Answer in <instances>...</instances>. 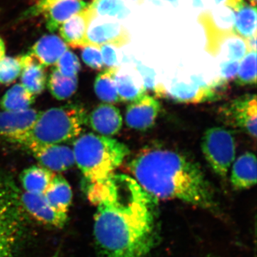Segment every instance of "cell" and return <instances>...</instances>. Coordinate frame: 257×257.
Instances as JSON below:
<instances>
[{"instance_id": "obj_1", "label": "cell", "mask_w": 257, "mask_h": 257, "mask_svg": "<svg viewBox=\"0 0 257 257\" xmlns=\"http://www.w3.org/2000/svg\"><path fill=\"white\" fill-rule=\"evenodd\" d=\"M157 204L133 177L111 175L94 215V239L103 256L147 257L158 240Z\"/></svg>"}, {"instance_id": "obj_2", "label": "cell", "mask_w": 257, "mask_h": 257, "mask_svg": "<svg viewBox=\"0 0 257 257\" xmlns=\"http://www.w3.org/2000/svg\"><path fill=\"white\" fill-rule=\"evenodd\" d=\"M128 172L157 199L179 200L214 210V189L199 164L188 156L160 145L143 147L126 165Z\"/></svg>"}, {"instance_id": "obj_3", "label": "cell", "mask_w": 257, "mask_h": 257, "mask_svg": "<svg viewBox=\"0 0 257 257\" xmlns=\"http://www.w3.org/2000/svg\"><path fill=\"white\" fill-rule=\"evenodd\" d=\"M74 156L88 184L109 178L130 154L118 140L93 133L84 134L74 144Z\"/></svg>"}, {"instance_id": "obj_4", "label": "cell", "mask_w": 257, "mask_h": 257, "mask_svg": "<svg viewBox=\"0 0 257 257\" xmlns=\"http://www.w3.org/2000/svg\"><path fill=\"white\" fill-rule=\"evenodd\" d=\"M87 111L79 105H66L41 111L35 124L19 144L50 145L77 138L87 121Z\"/></svg>"}, {"instance_id": "obj_5", "label": "cell", "mask_w": 257, "mask_h": 257, "mask_svg": "<svg viewBox=\"0 0 257 257\" xmlns=\"http://www.w3.org/2000/svg\"><path fill=\"white\" fill-rule=\"evenodd\" d=\"M23 209L15 184L0 177V257H14L23 232Z\"/></svg>"}, {"instance_id": "obj_6", "label": "cell", "mask_w": 257, "mask_h": 257, "mask_svg": "<svg viewBox=\"0 0 257 257\" xmlns=\"http://www.w3.org/2000/svg\"><path fill=\"white\" fill-rule=\"evenodd\" d=\"M201 147L204 158L214 173L226 178L236 155L232 133L222 127L208 128L203 135Z\"/></svg>"}, {"instance_id": "obj_7", "label": "cell", "mask_w": 257, "mask_h": 257, "mask_svg": "<svg viewBox=\"0 0 257 257\" xmlns=\"http://www.w3.org/2000/svg\"><path fill=\"white\" fill-rule=\"evenodd\" d=\"M130 40L127 30L118 22L114 21L111 18L91 15L86 32L85 45L100 47L111 45L121 47L128 44Z\"/></svg>"}, {"instance_id": "obj_8", "label": "cell", "mask_w": 257, "mask_h": 257, "mask_svg": "<svg viewBox=\"0 0 257 257\" xmlns=\"http://www.w3.org/2000/svg\"><path fill=\"white\" fill-rule=\"evenodd\" d=\"M221 114L226 122L241 128L253 139L257 133V102L256 94H246L230 101L221 108Z\"/></svg>"}, {"instance_id": "obj_9", "label": "cell", "mask_w": 257, "mask_h": 257, "mask_svg": "<svg viewBox=\"0 0 257 257\" xmlns=\"http://www.w3.org/2000/svg\"><path fill=\"white\" fill-rule=\"evenodd\" d=\"M194 79L189 84L175 83L169 91H166L163 88H157L156 92L159 94H165L178 102L199 103L216 99L218 97L216 89L224 86L226 82L219 78L211 84H206L199 77H194Z\"/></svg>"}, {"instance_id": "obj_10", "label": "cell", "mask_w": 257, "mask_h": 257, "mask_svg": "<svg viewBox=\"0 0 257 257\" xmlns=\"http://www.w3.org/2000/svg\"><path fill=\"white\" fill-rule=\"evenodd\" d=\"M161 109L160 103L153 96L143 94L126 107L125 121L128 127L145 131L155 124Z\"/></svg>"}, {"instance_id": "obj_11", "label": "cell", "mask_w": 257, "mask_h": 257, "mask_svg": "<svg viewBox=\"0 0 257 257\" xmlns=\"http://www.w3.org/2000/svg\"><path fill=\"white\" fill-rule=\"evenodd\" d=\"M40 112L29 109L22 111H0V138L20 143L31 130Z\"/></svg>"}, {"instance_id": "obj_12", "label": "cell", "mask_w": 257, "mask_h": 257, "mask_svg": "<svg viewBox=\"0 0 257 257\" xmlns=\"http://www.w3.org/2000/svg\"><path fill=\"white\" fill-rule=\"evenodd\" d=\"M20 201L24 210L43 224L52 227L62 228L67 223L68 214L52 207L44 194L24 192L20 195Z\"/></svg>"}, {"instance_id": "obj_13", "label": "cell", "mask_w": 257, "mask_h": 257, "mask_svg": "<svg viewBox=\"0 0 257 257\" xmlns=\"http://www.w3.org/2000/svg\"><path fill=\"white\" fill-rule=\"evenodd\" d=\"M45 168L52 172H64L73 167L74 152L68 147L58 145H28L25 146Z\"/></svg>"}, {"instance_id": "obj_14", "label": "cell", "mask_w": 257, "mask_h": 257, "mask_svg": "<svg viewBox=\"0 0 257 257\" xmlns=\"http://www.w3.org/2000/svg\"><path fill=\"white\" fill-rule=\"evenodd\" d=\"M89 125L102 136H114L122 127V116L117 107L109 103L96 106L88 116Z\"/></svg>"}, {"instance_id": "obj_15", "label": "cell", "mask_w": 257, "mask_h": 257, "mask_svg": "<svg viewBox=\"0 0 257 257\" xmlns=\"http://www.w3.org/2000/svg\"><path fill=\"white\" fill-rule=\"evenodd\" d=\"M20 62L22 85L33 95L41 94L47 82L45 67L30 53L22 56Z\"/></svg>"}, {"instance_id": "obj_16", "label": "cell", "mask_w": 257, "mask_h": 257, "mask_svg": "<svg viewBox=\"0 0 257 257\" xmlns=\"http://www.w3.org/2000/svg\"><path fill=\"white\" fill-rule=\"evenodd\" d=\"M69 50L68 45L57 35H45L32 47L30 54L44 67L55 65Z\"/></svg>"}, {"instance_id": "obj_17", "label": "cell", "mask_w": 257, "mask_h": 257, "mask_svg": "<svg viewBox=\"0 0 257 257\" xmlns=\"http://www.w3.org/2000/svg\"><path fill=\"white\" fill-rule=\"evenodd\" d=\"M231 183L236 190L251 188L256 183V157L246 152L238 157L233 165Z\"/></svg>"}, {"instance_id": "obj_18", "label": "cell", "mask_w": 257, "mask_h": 257, "mask_svg": "<svg viewBox=\"0 0 257 257\" xmlns=\"http://www.w3.org/2000/svg\"><path fill=\"white\" fill-rule=\"evenodd\" d=\"M90 16L87 7L61 25L59 28L60 36L67 45L74 47L85 45L86 32Z\"/></svg>"}, {"instance_id": "obj_19", "label": "cell", "mask_w": 257, "mask_h": 257, "mask_svg": "<svg viewBox=\"0 0 257 257\" xmlns=\"http://www.w3.org/2000/svg\"><path fill=\"white\" fill-rule=\"evenodd\" d=\"M88 3L82 0H60L44 13L46 28L50 32L59 30L61 25L71 17L87 8Z\"/></svg>"}, {"instance_id": "obj_20", "label": "cell", "mask_w": 257, "mask_h": 257, "mask_svg": "<svg viewBox=\"0 0 257 257\" xmlns=\"http://www.w3.org/2000/svg\"><path fill=\"white\" fill-rule=\"evenodd\" d=\"M55 173L45 167L32 166L22 172L20 181L25 192L44 194L52 183Z\"/></svg>"}, {"instance_id": "obj_21", "label": "cell", "mask_w": 257, "mask_h": 257, "mask_svg": "<svg viewBox=\"0 0 257 257\" xmlns=\"http://www.w3.org/2000/svg\"><path fill=\"white\" fill-rule=\"evenodd\" d=\"M44 195L50 205L57 211L68 213L73 194L69 182L62 176H55Z\"/></svg>"}, {"instance_id": "obj_22", "label": "cell", "mask_w": 257, "mask_h": 257, "mask_svg": "<svg viewBox=\"0 0 257 257\" xmlns=\"http://www.w3.org/2000/svg\"><path fill=\"white\" fill-rule=\"evenodd\" d=\"M35 96L21 84H15L2 98L0 107L7 111L28 110L35 101Z\"/></svg>"}, {"instance_id": "obj_23", "label": "cell", "mask_w": 257, "mask_h": 257, "mask_svg": "<svg viewBox=\"0 0 257 257\" xmlns=\"http://www.w3.org/2000/svg\"><path fill=\"white\" fill-rule=\"evenodd\" d=\"M118 70V67L107 68L96 77L94 92L97 97L104 102L110 104L120 101L116 83Z\"/></svg>"}, {"instance_id": "obj_24", "label": "cell", "mask_w": 257, "mask_h": 257, "mask_svg": "<svg viewBox=\"0 0 257 257\" xmlns=\"http://www.w3.org/2000/svg\"><path fill=\"white\" fill-rule=\"evenodd\" d=\"M256 7L244 3L235 12L234 33L245 40L256 36Z\"/></svg>"}, {"instance_id": "obj_25", "label": "cell", "mask_w": 257, "mask_h": 257, "mask_svg": "<svg viewBox=\"0 0 257 257\" xmlns=\"http://www.w3.org/2000/svg\"><path fill=\"white\" fill-rule=\"evenodd\" d=\"M88 9L94 16L118 20L126 18L130 13L122 0H93Z\"/></svg>"}, {"instance_id": "obj_26", "label": "cell", "mask_w": 257, "mask_h": 257, "mask_svg": "<svg viewBox=\"0 0 257 257\" xmlns=\"http://www.w3.org/2000/svg\"><path fill=\"white\" fill-rule=\"evenodd\" d=\"M77 77H66L56 69L52 70L48 82L51 94L58 100H64L73 95L77 89Z\"/></svg>"}, {"instance_id": "obj_27", "label": "cell", "mask_w": 257, "mask_h": 257, "mask_svg": "<svg viewBox=\"0 0 257 257\" xmlns=\"http://www.w3.org/2000/svg\"><path fill=\"white\" fill-rule=\"evenodd\" d=\"M236 84L251 85L256 83V51H249L240 61Z\"/></svg>"}, {"instance_id": "obj_28", "label": "cell", "mask_w": 257, "mask_h": 257, "mask_svg": "<svg viewBox=\"0 0 257 257\" xmlns=\"http://www.w3.org/2000/svg\"><path fill=\"white\" fill-rule=\"evenodd\" d=\"M116 83L120 101H132L146 93V88L137 87L132 77L126 74H119L117 72Z\"/></svg>"}, {"instance_id": "obj_29", "label": "cell", "mask_w": 257, "mask_h": 257, "mask_svg": "<svg viewBox=\"0 0 257 257\" xmlns=\"http://www.w3.org/2000/svg\"><path fill=\"white\" fill-rule=\"evenodd\" d=\"M20 57H6L0 61V82L9 84L18 79L21 74Z\"/></svg>"}, {"instance_id": "obj_30", "label": "cell", "mask_w": 257, "mask_h": 257, "mask_svg": "<svg viewBox=\"0 0 257 257\" xmlns=\"http://www.w3.org/2000/svg\"><path fill=\"white\" fill-rule=\"evenodd\" d=\"M55 65V69L66 77H77L81 67L78 57L69 50L60 57Z\"/></svg>"}, {"instance_id": "obj_31", "label": "cell", "mask_w": 257, "mask_h": 257, "mask_svg": "<svg viewBox=\"0 0 257 257\" xmlns=\"http://www.w3.org/2000/svg\"><path fill=\"white\" fill-rule=\"evenodd\" d=\"M82 47V58L84 63L94 69H100L104 67L100 47L86 45Z\"/></svg>"}, {"instance_id": "obj_32", "label": "cell", "mask_w": 257, "mask_h": 257, "mask_svg": "<svg viewBox=\"0 0 257 257\" xmlns=\"http://www.w3.org/2000/svg\"><path fill=\"white\" fill-rule=\"evenodd\" d=\"M226 48L228 50V57L229 60L240 62L248 52L246 40L235 35L228 42Z\"/></svg>"}, {"instance_id": "obj_33", "label": "cell", "mask_w": 257, "mask_h": 257, "mask_svg": "<svg viewBox=\"0 0 257 257\" xmlns=\"http://www.w3.org/2000/svg\"><path fill=\"white\" fill-rule=\"evenodd\" d=\"M60 0H38L33 6L24 12L22 16V20L35 18L40 15L44 14L51 6L55 4Z\"/></svg>"}, {"instance_id": "obj_34", "label": "cell", "mask_w": 257, "mask_h": 257, "mask_svg": "<svg viewBox=\"0 0 257 257\" xmlns=\"http://www.w3.org/2000/svg\"><path fill=\"white\" fill-rule=\"evenodd\" d=\"M114 46L111 45H104L100 46L101 57L103 63L108 68L117 67L118 61Z\"/></svg>"}, {"instance_id": "obj_35", "label": "cell", "mask_w": 257, "mask_h": 257, "mask_svg": "<svg viewBox=\"0 0 257 257\" xmlns=\"http://www.w3.org/2000/svg\"><path fill=\"white\" fill-rule=\"evenodd\" d=\"M239 62L228 60L221 64V78L227 82L236 77L239 69Z\"/></svg>"}, {"instance_id": "obj_36", "label": "cell", "mask_w": 257, "mask_h": 257, "mask_svg": "<svg viewBox=\"0 0 257 257\" xmlns=\"http://www.w3.org/2000/svg\"><path fill=\"white\" fill-rule=\"evenodd\" d=\"M216 5H221V6L226 7L229 9L237 11L241 8L244 2L243 0H212Z\"/></svg>"}, {"instance_id": "obj_37", "label": "cell", "mask_w": 257, "mask_h": 257, "mask_svg": "<svg viewBox=\"0 0 257 257\" xmlns=\"http://www.w3.org/2000/svg\"><path fill=\"white\" fill-rule=\"evenodd\" d=\"M5 57V45L3 39L0 37V61L3 60Z\"/></svg>"}, {"instance_id": "obj_38", "label": "cell", "mask_w": 257, "mask_h": 257, "mask_svg": "<svg viewBox=\"0 0 257 257\" xmlns=\"http://www.w3.org/2000/svg\"><path fill=\"white\" fill-rule=\"evenodd\" d=\"M52 257H59V252H56Z\"/></svg>"}, {"instance_id": "obj_39", "label": "cell", "mask_w": 257, "mask_h": 257, "mask_svg": "<svg viewBox=\"0 0 257 257\" xmlns=\"http://www.w3.org/2000/svg\"><path fill=\"white\" fill-rule=\"evenodd\" d=\"M167 1H170V2H171V3H177V0H167Z\"/></svg>"}, {"instance_id": "obj_40", "label": "cell", "mask_w": 257, "mask_h": 257, "mask_svg": "<svg viewBox=\"0 0 257 257\" xmlns=\"http://www.w3.org/2000/svg\"><path fill=\"white\" fill-rule=\"evenodd\" d=\"M133 1L138 2V1H142V0H133Z\"/></svg>"}]
</instances>
